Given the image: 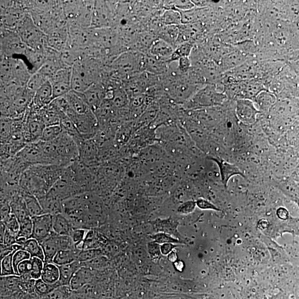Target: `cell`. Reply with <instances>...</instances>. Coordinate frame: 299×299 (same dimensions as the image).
<instances>
[{"label": "cell", "instance_id": "1", "mask_svg": "<svg viewBox=\"0 0 299 299\" xmlns=\"http://www.w3.org/2000/svg\"><path fill=\"white\" fill-rule=\"evenodd\" d=\"M64 167L57 165H32L23 172L19 180L21 190L40 199L61 178Z\"/></svg>", "mask_w": 299, "mask_h": 299}, {"label": "cell", "instance_id": "2", "mask_svg": "<svg viewBox=\"0 0 299 299\" xmlns=\"http://www.w3.org/2000/svg\"><path fill=\"white\" fill-rule=\"evenodd\" d=\"M227 98L222 83L207 84L187 101L185 105L191 109L214 107L221 105Z\"/></svg>", "mask_w": 299, "mask_h": 299}, {"label": "cell", "instance_id": "3", "mask_svg": "<svg viewBox=\"0 0 299 299\" xmlns=\"http://www.w3.org/2000/svg\"><path fill=\"white\" fill-rule=\"evenodd\" d=\"M99 75L97 66L78 60L72 67V90L78 93H84L97 83L96 80Z\"/></svg>", "mask_w": 299, "mask_h": 299}, {"label": "cell", "instance_id": "4", "mask_svg": "<svg viewBox=\"0 0 299 299\" xmlns=\"http://www.w3.org/2000/svg\"><path fill=\"white\" fill-rule=\"evenodd\" d=\"M19 38L28 48L39 50H43L45 34L34 23L32 16L25 14L17 27Z\"/></svg>", "mask_w": 299, "mask_h": 299}, {"label": "cell", "instance_id": "5", "mask_svg": "<svg viewBox=\"0 0 299 299\" xmlns=\"http://www.w3.org/2000/svg\"><path fill=\"white\" fill-rule=\"evenodd\" d=\"M145 55L136 52L124 53L113 62V66L121 76L130 79L144 72Z\"/></svg>", "mask_w": 299, "mask_h": 299}, {"label": "cell", "instance_id": "6", "mask_svg": "<svg viewBox=\"0 0 299 299\" xmlns=\"http://www.w3.org/2000/svg\"><path fill=\"white\" fill-rule=\"evenodd\" d=\"M56 146L60 160V166H71L79 159V149L76 141L63 131L60 137L53 142Z\"/></svg>", "mask_w": 299, "mask_h": 299}, {"label": "cell", "instance_id": "7", "mask_svg": "<svg viewBox=\"0 0 299 299\" xmlns=\"http://www.w3.org/2000/svg\"><path fill=\"white\" fill-rule=\"evenodd\" d=\"M17 156L29 166L37 165H50L43 150L42 141L41 140L27 144L17 153Z\"/></svg>", "mask_w": 299, "mask_h": 299}, {"label": "cell", "instance_id": "8", "mask_svg": "<svg viewBox=\"0 0 299 299\" xmlns=\"http://www.w3.org/2000/svg\"><path fill=\"white\" fill-rule=\"evenodd\" d=\"M72 67L62 68L50 79L53 100L64 97L72 91Z\"/></svg>", "mask_w": 299, "mask_h": 299}, {"label": "cell", "instance_id": "9", "mask_svg": "<svg viewBox=\"0 0 299 299\" xmlns=\"http://www.w3.org/2000/svg\"><path fill=\"white\" fill-rule=\"evenodd\" d=\"M109 3L97 1L94 3L91 27L94 29L108 28L113 19V9Z\"/></svg>", "mask_w": 299, "mask_h": 299}, {"label": "cell", "instance_id": "10", "mask_svg": "<svg viewBox=\"0 0 299 299\" xmlns=\"http://www.w3.org/2000/svg\"><path fill=\"white\" fill-rule=\"evenodd\" d=\"M235 113L238 120L245 124H253L257 120L261 112L257 108L254 101L246 99L236 100Z\"/></svg>", "mask_w": 299, "mask_h": 299}, {"label": "cell", "instance_id": "11", "mask_svg": "<svg viewBox=\"0 0 299 299\" xmlns=\"http://www.w3.org/2000/svg\"><path fill=\"white\" fill-rule=\"evenodd\" d=\"M33 232L32 238L38 242L42 241L53 232V215L43 214L32 218Z\"/></svg>", "mask_w": 299, "mask_h": 299}, {"label": "cell", "instance_id": "12", "mask_svg": "<svg viewBox=\"0 0 299 299\" xmlns=\"http://www.w3.org/2000/svg\"><path fill=\"white\" fill-rule=\"evenodd\" d=\"M251 57H252L248 56L234 47V49L231 51L230 53L224 55L221 61L219 62L218 66L220 71L222 74L231 71V70L243 64L244 63Z\"/></svg>", "mask_w": 299, "mask_h": 299}, {"label": "cell", "instance_id": "13", "mask_svg": "<svg viewBox=\"0 0 299 299\" xmlns=\"http://www.w3.org/2000/svg\"><path fill=\"white\" fill-rule=\"evenodd\" d=\"M107 90L100 83H94L83 93H80L86 103L94 113L105 99Z\"/></svg>", "mask_w": 299, "mask_h": 299}, {"label": "cell", "instance_id": "14", "mask_svg": "<svg viewBox=\"0 0 299 299\" xmlns=\"http://www.w3.org/2000/svg\"><path fill=\"white\" fill-rule=\"evenodd\" d=\"M53 101L52 85L50 81H47L35 93L31 105L34 111H40Z\"/></svg>", "mask_w": 299, "mask_h": 299}, {"label": "cell", "instance_id": "15", "mask_svg": "<svg viewBox=\"0 0 299 299\" xmlns=\"http://www.w3.org/2000/svg\"><path fill=\"white\" fill-rule=\"evenodd\" d=\"M60 236L53 232L48 237L38 242L44 254V263H53V259L56 254L59 251L61 250Z\"/></svg>", "mask_w": 299, "mask_h": 299}, {"label": "cell", "instance_id": "16", "mask_svg": "<svg viewBox=\"0 0 299 299\" xmlns=\"http://www.w3.org/2000/svg\"><path fill=\"white\" fill-rule=\"evenodd\" d=\"M212 160L217 164L221 174V182L225 187H227L228 183L232 177L240 175L245 178L243 173L235 165L227 162L219 157H212Z\"/></svg>", "mask_w": 299, "mask_h": 299}, {"label": "cell", "instance_id": "17", "mask_svg": "<svg viewBox=\"0 0 299 299\" xmlns=\"http://www.w3.org/2000/svg\"><path fill=\"white\" fill-rule=\"evenodd\" d=\"M174 51V49L168 43L157 38L150 49L149 54L160 60L168 62Z\"/></svg>", "mask_w": 299, "mask_h": 299}, {"label": "cell", "instance_id": "18", "mask_svg": "<svg viewBox=\"0 0 299 299\" xmlns=\"http://www.w3.org/2000/svg\"><path fill=\"white\" fill-rule=\"evenodd\" d=\"M83 266V263L79 261L67 265L58 266L60 274L58 283L60 286H69L74 274Z\"/></svg>", "mask_w": 299, "mask_h": 299}, {"label": "cell", "instance_id": "19", "mask_svg": "<svg viewBox=\"0 0 299 299\" xmlns=\"http://www.w3.org/2000/svg\"><path fill=\"white\" fill-rule=\"evenodd\" d=\"M65 97L68 102L70 107L76 114H85L93 112L80 93L75 92L72 90L66 94Z\"/></svg>", "mask_w": 299, "mask_h": 299}, {"label": "cell", "instance_id": "20", "mask_svg": "<svg viewBox=\"0 0 299 299\" xmlns=\"http://www.w3.org/2000/svg\"><path fill=\"white\" fill-rule=\"evenodd\" d=\"M21 279L17 275L1 277V297H7L21 292L19 290Z\"/></svg>", "mask_w": 299, "mask_h": 299}, {"label": "cell", "instance_id": "21", "mask_svg": "<svg viewBox=\"0 0 299 299\" xmlns=\"http://www.w3.org/2000/svg\"><path fill=\"white\" fill-rule=\"evenodd\" d=\"M106 244L104 236L94 230H88L83 243L82 250L98 249Z\"/></svg>", "mask_w": 299, "mask_h": 299}, {"label": "cell", "instance_id": "22", "mask_svg": "<svg viewBox=\"0 0 299 299\" xmlns=\"http://www.w3.org/2000/svg\"><path fill=\"white\" fill-rule=\"evenodd\" d=\"M74 228L71 222L63 214L53 215V230L60 235H69Z\"/></svg>", "mask_w": 299, "mask_h": 299}, {"label": "cell", "instance_id": "23", "mask_svg": "<svg viewBox=\"0 0 299 299\" xmlns=\"http://www.w3.org/2000/svg\"><path fill=\"white\" fill-rule=\"evenodd\" d=\"M276 100L277 97L274 94L269 90H264L255 97L253 101L255 104L258 106L261 113L269 111L273 107Z\"/></svg>", "mask_w": 299, "mask_h": 299}, {"label": "cell", "instance_id": "24", "mask_svg": "<svg viewBox=\"0 0 299 299\" xmlns=\"http://www.w3.org/2000/svg\"><path fill=\"white\" fill-rule=\"evenodd\" d=\"M179 34V26L168 25L161 27L158 32V38L170 45L174 50Z\"/></svg>", "mask_w": 299, "mask_h": 299}, {"label": "cell", "instance_id": "25", "mask_svg": "<svg viewBox=\"0 0 299 299\" xmlns=\"http://www.w3.org/2000/svg\"><path fill=\"white\" fill-rule=\"evenodd\" d=\"M79 149V159L82 162L87 163L96 156L97 149L95 144L92 139L84 140L78 144Z\"/></svg>", "mask_w": 299, "mask_h": 299}, {"label": "cell", "instance_id": "26", "mask_svg": "<svg viewBox=\"0 0 299 299\" xmlns=\"http://www.w3.org/2000/svg\"><path fill=\"white\" fill-rule=\"evenodd\" d=\"M44 211L45 214L52 215L62 214V202L60 200L46 195L38 199Z\"/></svg>", "mask_w": 299, "mask_h": 299}, {"label": "cell", "instance_id": "27", "mask_svg": "<svg viewBox=\"0 0 299 299\" xmlns=\"http://www.w3.org/2000/svg\"><path fill=\"white\" fill-rule=\"evenodd\" d=\"M22 195L31 218L45 214L44 211L36 196L23 191Z\"/></svg>", "mask_w": 299, "mask_h": 299}, {"label": "cell", "instance_id": "28", "mask_svg": "<svg viewBox=\"0 0 299 299\" xmlns=\"http://www.w3.org/2000/svg\"><path fill=\"white\" fill-rule=\"evenodd\" d=\"M60 275L57 266L53 263H44L41 278L43 282L50 284H56L60 279Z\"/></svg>", "mask_w": 299, "mask_h": 299}, {"label": "cell", "instance_id": "29", "mask_svg": "<svg viewBox=\"0 0 299 299\" xmlns=\"http://www.w3.org/2000/svg\"><path fill=\"white\" fill-rule=\"evenodd\" d=\"M81 251L76 250H62L54 257L53 263L57 266L69 265L78 261V254Z\"/></svg>", "mask_w": 299, "mask_h": 299}, {"label": "cell", "instance_id": "30", "mask_svg": "<svg viewBox=\"0 0 299 299\" xmlns=\"http://www.w3.org/2000/svg\"><path fill=\"white\" fill-rule=\"evenodd\" d=\"M194 48V44L192 42L182 43L174 50L168 62L170 63L178 62L181 58L190 57Z\"/></svg>", "mask_w": 299, "mask_h": 299}, {"label": "cell", "instance_id": "31", "mask_svg": "<svg viewBox=\"0 0 299 299\" xmlns=\"http://www.w3.org/2000/svg\"><path fill=\"white\" fill-rule=\"evenodd\" d=\"M153 226L156 229L158 230V232H164L171 235L178 233L177 228L178 227V223L171 218L163 220L157 219L153 222Z\"/></svg>", "mask_w": 299, "mask_h": 299}, {"label": "cell", "instance_id": "32", "mask_svg": "<svg viewBox=\"0 0 299 299\" xmlns=\"http://www.w3.org/2000/svg\"><path fill=\"white\" fill-rule=\"evenodd\" d=\"M23 250L28 252L31 258L36 257L45 261L44 254L40 244L36 239L30 238L27 239L24 245L22 246Z\"/></svg>", "mask_w": 299, "mask_h": 299}, {"label": "cell", "instance_id": "33", "mask_svg": "<svg viewBox=\"0 0 299 299\" xmlns=\"http://www.w3.org/2000/svg\"><path fill=\"white\" fill-rule=\"evenodd\" d=\"M88 281L87 269L83 266L74 274L70 283V288L73 291L80 290L87 284Z\"/></svg>", "mask_w": 299, "mask_h": 299}, {"label": "cell", "instance_id": "34", "mask_svg": "<svg viewBox=\"0 0 299 299\" xmlns=\"http://www.w3.org/2000/svg\"><path fill=\"white\" fill-rule=\"evenodd\" d=\"M160 22L164 26L182 25V16L180 12L174 10H166L161 15Z\"/></svg>", "mask_w": 299, "mask_h": 299}, {"label": "cell", "instance_id": "35", "mask_svg": "<svg viewBox=\"0 0 299 299\" xmlns=\"http://www.w3.org/2000/svg\"><path fill=\"white\" fill-rule=\"evenodd\" d=\"M62 133L63 130L60 124L47 126L43 131L39 140L47 143L53 142L60 136Z\"/></svg>", "mask_w": 299, "mask_h": 299}, {"label": "cell", "instance_id": "36", "mask_svg": "<svg viewBox=\"0 0 299 299\" xmlns=\"http://www.w3.org/2000/svg\"><path fill=\"white\" fill-rule=\"evenodd\" d=\"M49 81L44 75L37 71L33 73L27 82L26 88L31 92L34 94L37 90L45 83L47 81Z\"/></svg>", "mask_w": 299, "mask_h": 299}, {"label": "cell", "instance_id": "37", "mask_svg": "<svg viewBox=\"0 0 299 299\" xmlns=\"http://www.w3.org/2000/svg\"><path fill=\"white\" fill-rule=\"evenodd\" d=\"M60 286L58 282L54 284H50L43 282L41 279L35 281L34 288L39 297H45L58 287Z\"/></svg>", "mask_w": 299, "mask_h": 299}, {"label": "cell", "instance_id": "38", "mask_svg": "<svg viewBox=\"0 0 299 299\" xmlns=\"http://www.w3.org/2000/svg\"><path fill=\"white\" fill-rule=\"evenodd\" d=\"M15 252L16 251H14L1 261V277L17 275L15 272L13 265V257Z\"/></svg>", "mask_w": 299, "mask_h": 299}, {"label": "cell", "instance_id": "39", "mask_svg": "<svg viewBox=\"0 0 299 299\" xmlns=\"http://www.w3.org/2000/svg\"><path fill=\"white\" fill-rule=\"evenodd\" d=\"M166 10H174L179 11H186L192 10L195 6L192 1H172L164 3Z\"/></svg>", "mask_w": 299, "mask_h": 299}, {"label": "cell", "instance_id": "40", "mask_svg": "<svg viewBox=\"0 0 299 299\" xmlns=\"http://www.w3.org/2000/svg\"><path fill=\"white\" fill-rule=\"evenodd\" d=\"M73 292L70 286H60L45 297L47 299H70Z\"/></svg>", "mask_w": 299, "mask_h": 299}, {"label": "cell", "instance_id": "41", "mask_svg": "<svg viewBox=\"0 0 299 299\" xmlns=\"http://www.w3.org/2000/svg\"><path fill=\"white\" fill-rule=\"evenodd\" d=\"M19 230L17 238L22 237L26 239L32 238L33 232V222L32 218L29 217L19 222Z\"/></svg>", "mask_w": 299, "mask_h": 299}, {"label": "cell", "instance_id": "42", "mask_svg": "<svg viewBox=\"0 0 299 299\" xmlns=\"http://www.w3.org/2000/svg\"><path fill=\"white\" fill-rule=\"evenodd\" d=\"M113 105L118 108H123L128 103V95L125 90H114V96L111 100Z\"/></svg>", "mask_w": 299, "mask_h": 299}, {"label": "cell", "instance_id": "43", "mask_svg": "<svg viewBox=\"0 0 299 299\" xmlns=\"http://www.w3.org/2000/svg\"><path fill=\"white\" fill-rule=\"evenodd\" d=\"M30 259L32 263L30 276L31 279L37 281L41 278L44 262L36 257L31 258Z\"/></svg>", "mask_w": 299, "mask_h": 299}, {"label": "cell", "instance_id": "44", "mask_svg": "<svg viewBox=\"0 0 299 299\" xmlns=\"http://www.w3.org/2000/svg\"><path fill=\"white\" fill-rule=\"evenodd\" d=\"M151 238L153 242L160 245L164 243L182 244V243L178 239L172 237L171 234L164 233V232H157V233L151 236Z\"/></svg>", "mask_w": 299, "mask_h": 299}, {"label": "cell", "instance_id": "45", "mask_svg": "<svg viewBox=\"0 0 299 299\" xmlns=\"http://www.w3.org/2000/svg\"><path fill=\"white\" fill-rule=\"evenodd\" d=\"M87 231L88 230L84 228L74 227L73 228L69 236L71 238L75 247L83 242Z\"/></svg>", "mask_w": 299, "mask_h": 299}, {"label": "cell", "instance_id": "46", "mask_svg": "<svg viewBox=\"0 0 299 299\" xmlns=\"http://www.w3.org/2000/svg\"><path fill=\"white\" fill-rule=\"evenodd\" d=\"M1 222L5 224L7 230L17 235L20 225L17 218L14 214H11Z\"/></svg>", "mask_w": 299, "mask_h": 299}, {"label": "cell", "instance_id": "47", "mask_svg": "<svg viewBox=\"0 0 299 299\" xmlns=\"http://www.w3.org/2000/svg\"><path fill=\"white\" fill-rule=\"evenodd\" d=\"M158 113V108L156 107L155 105L150 106L141 116L139 121L140 123L145 124L150 123V122L155 119Z\"/></svg>", "mask_w": 299, "mask_h": 299}, {"label": "cell", "instance_id": "48", "mask_svg": "<svg viewBox=\"0 0 299 299\" xmlns=\"http://www.w3.org/2000/svg\"><path fill=\"white\" fill-rule=\"evenodd\" d=\"M31 255L24 250H19L16 251L13 257V265L16 273L18 275L17 267L19 264L23 261L30 259Z\"/></svg>", "mask_w": 299, "mask_h": 299}, {"label": "cell", "instance_id": "49", "mask_svg": "<svg viewBox=\"0 0 299 299\" xmlns=\"http://www.w3.org/2000/svg\"><path fill=\"white\" fill-rule=\"evenodd\" d=\"M98 249L83 250L78 254V261L82 263L92 260L97 255Z\"/></svg>", "mask_w": 299, "mask_h": 299}, {"label": "cell", "instance_id": "50", "mask_svg": "<svg viewBox=\"0 0 299 299\" xmlns=\"http://www.w3.org/2000/svg\"><path fill=\"white\" fill-rule=\"evenodd\" d=\"M178 67L180 73L187 74L192 67L191 59L189 57L180 59L178 62Z\"/></svg>", "mask_w": 299, "mask_h": 299}, {"label": "cell", "instance_id": "51", "mask_svg": "<svg viewBox=\"0 0 299 299\" xmlns=\"http://www.w3.org/2000/svg\"><path fill=\"white\" fill-rule=\"evenodd\" d=\"M196 206V202L188 200L181 204L178 208V212L180 214L188 215L195 210Z\"/></svg>", "mask_w": 299, "mask_h": 299}, {"label": "cell", "instance_id": "52", "mask_svg": "<svg viewBox=\"0 0 299 299\" xmlns=\"http://www.w3.org/2000/svg\"><path fill=\"white\" fill-rule=\"evenodd\" d=\"M148 249L150 256L153 259H157L160 257V245L155 242H150L148 244Z\"/></svg>", "mask_w": 299, "mask_h": 299}, {"label": "cell", "instance_id": "53", "mask_svg": "<svg viewBox=\"0 0 299 299\" xmlns=\"http://www.w3.org/2000/svg\"><path fill=\"white\" fill-rule=\"evenodd\" d=\"M196 202L197 206L200 209L204 210L220 211V210L214 205L213 203H212L205 199H199L197 200Z\"/></svg>", "mask_w": 299, "mask_h": 299}, {"label": "cell", "instance_id": "54", "mask_svg": "<svg viewBox=\"0 0 299 299\" xmlns=\"http://www.w3.org/2000/svg\"><path fill=\"white\" fill-rule=\"evenodd\" d=\"M17 235L12 233L11 232L6 229L5 234L4 235L3 241L1 244L7 246H11L17 244Z\"/></svg>", "mask_w": 299, "mask_h": 299}, {"label": "cell", "instance_id": "55", "mask_svg": "<svg viewBox=\"0 0 299 299\" xmlns=\"http://www.w3.org/2000/svg\"><path fill=\"white\" fill-rule=\"evenodd\" d=\"M178 245L174 243H164L160 245L161 253L164 255H167L174 250Z\"/></svg>", "mask_w": 299, "mask_h": 299}, {"label": "cell", "instance_id": "56", "mask_svg": "<svg viewBox=\"0 0 299 299\" xmlns=\"http://www.w3.org/2000/svg\"><path fill=\"white\" fill-rule=\"evenodd\" d=\"M298 61H299V49L290 50L286 54V62H292Z\"/></svg>", "mask_w": 299, "mask_h": 299}, {"label": "cell", "instance_id": "57", "mask_svg": "<svg viewBox=\"0 0 299 299\" xmlns=\"http://www.w3.org/2000/svg\"><path fill=\"white\" fill-rule=\"evenodd\" d=\"M277 215L279 219L286 221L290 217L289 212L286 208L282 207H279L277 211Z\"/></svg>", "mask_w": 299, "mask_h": 299}, {"label": "cell", "instance_id": "58", "mask_svg": "<svg viewBox=\"0 0 299 299\" xmlns=\"http://www.w3.org/2000/svg\"><path fill=\"white\" fill-rule=\"evenodd\" d=\"M175 269L178 272H183L184 268V263L182 260H178L173 263Z\"/></svg>", "mask_w": 299, "mask_h": 299}, {"label": "cell", "instance_id": "59", "mask_svg": "<svg viewBox=\"0 0 299 299\" xmlns=\"http://www.w3.org/2000/svg\"><path fill=\"white\" fill-rule=\"evenodd\" d=\"M269 227V222L267 219H262L258 222V227L259 229L264 230L266 229Z\"/></svg>", "mask_w": 299, "mask_h": 299}, {"label": "cell", "instance_id": "60", "mask_svg": "<svg viewBox=\"0 0 299 299\" xmlns=\"http://www.w3.org/2000/svg\"><path fill=\"white\" fill-rule=\"evenodd\" d=\"M167 259L169 262L172 263H175L178 260V255L175 250H173L171 252L167 255Z\"/></svg>", "mask_w": 299, "mask_h": 299}, {"label": "cell", "instance_id": "61", "mask_svg": "<svg viewBox=\"0 0 299 299\" xmlns=\"http://www.w3.org/2000/svg\"><path fill=\"white\" fill-rule=\"evenodd\" d=\"M6 231V227L2 222L1 221V223H0V241H1V243L3 241V239L4 237V235L5 234V232Z\"/></svg>", "mask_w": 299, "mask_h": 299}]
</instances>
